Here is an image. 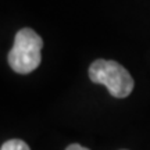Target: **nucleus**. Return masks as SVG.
Here are the masks:
<instances>
[{
    "label": "nucleus",
    "instance_id": "obj_1",
    "mask_svg": "<svg viewBox=\"0 0 150 150\" xmlns=\"http://www.w3.org/2000/svg\"><path fill=\"white\" fill-rule=\"evenodd\" d=\"M42 38L31 28H22L14 38V45L8 53V64L18 74H29L40 64Z\"/></svg>",
    "mask_w": 150,
    "mask_h": 150
},
{
    "label": "nucleus",
    "instance_id": "obj_2",
    "mask_svg": "<svg viewBox=\"0 0 150 150\" xmlns=\"http://www.w3.org/2000/svg\"><path fill=\"white\" fill-rule=\"evenodd\" d=\"M89 78L95 83L104 85L110 95L122 99L134 91V79L121 64L112 60H96L89 67Z\"/></svg>",
    "mask_w": 150,
    "mask_h": 150
},
{
    "label": "nucleus",
    "instance_id": "obj_3",
    "mask_svg": "<svg viewBox=\"0 0 150 150\" xmlns=\"http://www.w3.org/2000/svg\"><path fill=\"white\" fill-rule=\"evenodd\" d=\"M0 150H31L29 146L21 139H11L1 145Z\"/></svg>",
    "mask_w": 150,
    "mask_h": 150
},
{
    "label": "nucleus",
    "instance_id": "obj_4",
    "mask_svg": "<svg viewBox=\"0 0 150 150\" xmlns=\"http://www.w3.org/2000/svg\"><path fill=\"white\" fill-rule=\"evenodd\" d=\"M65 150H89V149H88V147H83V146H81V145H78V143H74V145H70Z\"/></svg>",
    "mask_w": 150,
    "mask_h": 150
}]
</instances>
